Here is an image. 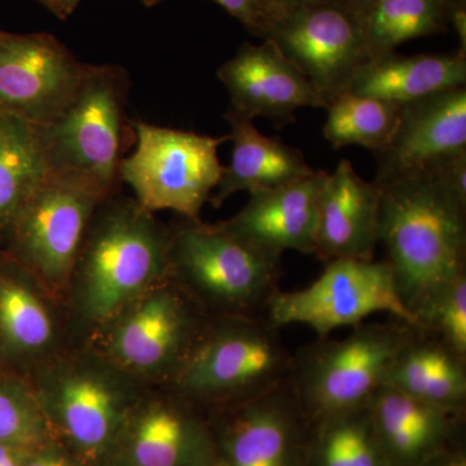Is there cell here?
Wrapping results in <instances>:
<instances>
[{
	"label": "cell",
	"instance_id": "6da1fadb",
	"mask_svg": "<svg viewBox=\"0 0 466 466\" xmlns=\"http://www.w3.org/2000/svg\"><path fill=\"white\" fill-rule=\"evenodd\" d=\"M375 183L381 192L380 242L419 325L435 297L466 274V208L426 170Z\"/></svg>",
	"mask_w": 466,
	"mask_h": 466
},
{
	"label": "cell",
	"instance_id": "7a4b0ae2",
	"mask_svg": "<svg viewBox=\"0 0 466 466\" xmlns=\"http://www.w3.org/2000/svg\"><path fill=\"white\" fill-rule=\"evenodd\" d=\"M417 330L400 320L361 323L345 339L309 346L294 359L290 376L303 415L319 421L367 407Z\"/></svg>",
	"mask_w": 466,
	"mask_h": 466
},
{
	"label": "cell",
	"instance_id": "3957f363",
	"mask_svg": "<svg viewBox=\"0 0 466 466\" xmlns=\"http://www.w3.org/2000/svg\"><path fill=\"white\" fill-rule=\"evenodd\" d=\"M198 337L175 370L177 388L195 400H256L290 380L294 359L265 315L232 317Z\"/></svg>",
	"mask_w": 466,
	"mask_h": 466
},
{
	"label": "cell",
	"instance_id": "277c9868",
	"mask_svg": "<svg viewBox=\"0 0 466 466\" xmlns=\"http://www.w3.org/2000/svg\"><path fill=\"white\" fill-rule=\"evenodd\" d=\"M168 268L170 236L137 202L115 205L92 231L82 256L88 317L96 321L116 317Z\"/></svg>",
	"mask_w": 466,
	"mask_h": 466
},
{
	"label": "cell",
	"instance_id": "5b68a950",
	"mask_svg": "<svg viewBox=\"0 0 466 466\" xmlns=\"http://www.w3.org/2000/svg\"><path fill=\"white\" fill-rule=\"evenodd\" d=\"M281 257L241 240L222 226L189 220L170 236V262L208 305L231 317L265 312L279 289Z\"/></svg>",
	"mask_w": 466,
	"mask_h": 466
},
{
	"label": "cell",
	"instance_id": "8992f818",
	"mask_svg": "<svg viewBox=\"0 0 466 466\" xmlns=\"http://www.w3.org/2000/svg\"><path fill=\"white\" fill-rule=\"evenodd\" d=\"M137 147L119 164V177L148 213L173 210L189 220H200L223 174L218 158L220 137L134 122Z\"/></svg>",
	"mask_w": 466,
	"mask_h": 466
},
{
	"label": "cell",
	"instance_id": "52a82bcc",
	"mask_svg": "<svg viewBox=\"0 0 466 466\" xmlns=\"http://www.w3.org/2000/svg\"><path fill=\"white\" fill-rule=\"evenodd\" d=\"M110 193L88 175L50 167L11 227L21 258L46 284L69 280L91 218Z\"/></svg>",
	"mask_w": 466,
	"mask_h": 466
},
{
	"label": "cell",
	"instance_id": "ba28073f",
	"mask_svg": "<svg viewBox=\"0 0 466 466\" xmlns=\"http://www.w3.org/2000/svg\"><path fill=\"white\" fill-rule=\"evenodd\" d=\"M380 312L419 329L386 260L339 259L328 262L323 274L309 287L276 291L265 317L278 329L306 325L327 339L333 330L358 327Z\"/></svg>",
	"mask_w": 466,
	"mask_h": 466
},
{
	"label": "cell",
	"instance_id": "9c48e42d",
	"mask_svg": "<svg viewBox=\"0 0 466 466\" xmlns=\"http://www.w3.org/2000/svg\"><path fill=\"white\" fill-rule=\"evenodd\" d=\"M127 76L115 66H86L75 100L41 130L50 167L79 171L113 192L121 164Z\"/></svg>",
	"mask_w": 466,
	"mask_h": 466
},
{
	"label": "cell",
	"instance_id": "30bf717a",
	"mask_svg": "<svg viewBox=\"0 0 466 466\" xmlns=\"http://www.w3.org/2000/svg\"><path fill=\"white\" fill-rule=\"evenodd\" d=\"M86 66L51 34L0 30V115L38 128L55 124L75 100Z\"/></svg>",
	"mask_w": 466,
	"mask_h": 466
},
{
	"label": "cell",
	"instance_id": "8fae6325",
	"mask_svg": "<svg viewBox=\"0 0 466 466\" xmlns=\"http://www.w3.org/2000/svg\"><path fill=\"white\" fill-rule=\"evenodd\" d=\"M266 39L302 70L327 106L370 61L363 17L342 0L289 12Z\"/></svg>",
	"mask_w": 466,
	"mask_h": 466
},
{
	"label": "cell",
	"instance_id": "7c38bea8",
	"mask_svg": "<svg viewBox=\"0 0 466 466\" xmlns=\"http://www.w3.org/2000/svg\"><path fill=\"white\" fill-rule=\"evenodd\" d=\"M217 75L228 91L229 109L250 119H271L279 127L296 121L300 108L327 106L323 95L271 39L244 43Z\"/></svg>",
	"mask_w": 466,
	"mask_h": 466
},
{
	"label": "cell",
	"instance_id": "4fadbf2b",
	"mask_svg": "<svg viewBox=\"0 0 466 466\" xmlns=\"http://www.w3.org/2000/svg\"><path fill=\"white\" fill-rule=\"evenodd\" d=\"M462 149H466L465 87L404 104L390 143L376 155L375 182L428 170Z\"/></svg>",
	"mask_w": 466,
	"mask_h": 466
},
{
	"label": "cell",
	"instance_id": "5bb4252c",
	"mask_svg": "<svg viewBox=\"0 0 466 466\" xmlns=\"http://www.w3.org/2000/svg\"><path fill=\"white\" fill-rule=\"evenodd\" d=\"M381 192L364 180L349 159L327 174L318 204L315 256L324 262L373 260L380 242Z\"/></svg>",
	"mask_w": 466,
	"mask_h": 466
},
{
	"label": "cell",
	"instance_id": "9a60e30c",
	"mask_svg": "<svg viewBox=\"0 0 466 466\" xmlns=\"http://www.w3.org/2000/svg\"><path fill=\"white\" fill-rule=\"evenodd\" d=\"M196 319L186 299L171 288L143 297L116 327L112 352L119 363L137 372H174L193 343Z\"/></svg>",
	"mask_w": 466,
	"mask_h": 466
},
{
	"label": "cell",
	"instance_id": "2e32d148",
	"mask_svg": "<svg viewBox=\"0 0 466 466\" xmlns=\"http://www.w3.org/2000/svg\"><path fill=\"white\" fill-rule=\"evenodd\" d=\"M327 174L315 171L287 186L251 193L240 213L220 226L275 256L287 250L314 254L319 195Z\"/></svg>",
	"mask_w": 466,
	"mask_h": 466
},
{
	"label": "cell",
	"instance_id": "e0dca14e",
	"mask_svg": "<svg viewBox=\"0 0 466 466\" xmlns=\"http://www.w3.org/2000/svg\"><path fill=\"white\" fill-rule=\"evenodd\" d=\"M302 417L290 380L238 403L223 440V466H300Z\"/></svg>",
	"mask_w": 466,
	"mask_h": 466
},
{
	"label": "cell",
	"instance_id": "ac0fdd59",
	"mask_svg": "<svg viewBox=\"0 0 466 466\" xmlns=\"http://www.w3.org/2000/svg\"><path fill=\"white\" fill-rule=\"evenodd\" d=\"M370 424L390 466H431L443 455L461 410L434 406L383 386L367 406Z\"/></svg>",
	"mask_w": 466,
	"mask_h": 466
},
{
	"label": "cell",
	"instance_id": "d6986e66",
	"mask_svg": "<svg viewBox=\"0 0 466 466\" xmlns=\"http://www.w3.org/2000/svg\"><path fill=\"white\" fill-rule=\"evenodd\" d=\"M227 122L231 127V162L223 168L217 192L210 201L219 208L235 193L268 191L308 177L315 173L299 149L279 137H267L254 126V119L228 109Z\"/></svg>",
	"mask_w": 466,
	"mask_h": 466
},
{
	"label": "cell",
	"instance_id": "ffe728a7",
	"mask_svg": "<svg viewBox=\"0 0 466 466\" xmlns=\"http://www.w3.org/2000/svg\"><path fill=\"white\" fill-rule=\"evenodd\" d=\"M465 85L466 52L406 56L392 51L364 64L346 91L404 106Z\"/></svg>",
	"mask_w": 466,
	"mask_h": 466
},
{
	"label": "cell",
	"instance_id": "44dd1931",
	"mask_svg": "<svg viewBox=\"0 0 466 466\" xmlns=\"http://www.w3.org/2000/svg\"><path fill=\"white\" fill-rule=\"evenodd\" d=\"M385 386L434 406L461 410L466 400V359L417 330L395 359Z\"/></svg>",
	"mask_w": 466,
	"mask_h": 466
},
{
	"label": "cell",
	"instance_id": "7402d4cb",
	"mask_svg": "<svg viewBox=\"0 0 466 466\" xmlns=\"http://www.w3.org/2000/svg\"><path fill=\"white\" fill-rule=\"evenodd\" d=\"M133 466H213V441L204 426L182 408L155 404L135 425Z\"/></svg>",
	"mask_w": 466,
	"mask_h": 466
},
{
	"label": "cell",
	"instance_id": "603a6c76",
	"mask_svg": "<svg viewBox=\"0 0 466 466\" xmlns=\"http://www.w3.org/2000/svg\"><path fill=\"white\" fill-rule=\"evenodd\" d=\"M55 407L67 435L87 453L106 449L121 415L118 392L94 373L75 372L60 379Z\"/></svg>",
	"mask_w": 466,
	"mask_h": 466
},
{
	"label": "cell",
	"instance_id": "cb8c5ba5",
	"mask_svg": "<svg viewBox=\"0 0 466 466\" xmlns=\"http://www.w3.org/2000/svg\"><path fill=\"white\" fill-rule=\"evenodd\" d=\"M48 170L41 130L16 116L0 115V232L11 229Z\"/></svg>",
	"mask_w": 466,
	"mask_h": 466
},
{
	"label": "cell",
	"instance_id": "d4e9b609",
	"mask_svg": "<svg viewBox=\"0 0 466 466\" xmlns=\"http://www.w3.org/2000/svg\"><path fill=\"white\" fill-rule=\"evenodd\" d=\"M401 106L345 91L325 106L324 137L333 148L364 147L379 155L390 143Z\"/></svg>",
	"mask_w": 466,
	"mask_h": 466
},
{
	"label": "cell",
	"instance_id": "484cf974",
	"mask_svg": "<svg viewBox=\"0 0 466 466\" xmlns=\"http://www.w3.org/2000/svg\"><path fill=\"white\" fill-rule=\"evenodd\" d=\"M363 27L370 60L412 39L446 32L447 5L444 0H377L363 16Z\"/></svg>",
	"mask_w": 466,
	"mask_h": 466
},
{
	"label": "cell",
	"instance_id": "4316f807",
	"mask_svg": "<svg viewBox=\"0 0 466 466\" xmlns=\"http://www.w3.org/2000/svg\"><path fill=\"white\" fill-rule=\"evenodd\" d=\"M315 422L312 466H390L377 441L367 407Z\"/></svg>",
	"mask_w": 466,
	"mask_h": 466
},
{
	"label": "cell",
	"instance_id": "83f0119b",
	"mask_svg": "<svg viewBox=\"0 0 466 466\" xmlns=\"http://www.w3.org/2000/svg\"><path fill=\"white\" fill-rule=\"evenodd\" d=\"M0 325L8 341L18 349L43 348L52 336L45 306L32 291L16 283L0 288Z\"/></svg>",
	"mask_w": 466,
	"mask_h": 466
},
{
	"label": "cell",
	"instance_id": "f1b7e54d",
	"mask_svg": "<svg viewBox=\"0 0 466 466\" xmlns=\"http://www.w3.org/2000/svg\"><path fill=\"white\" fill-rule=\"evenodd\" d=\"M419 330L466 359V274L435 297L420 318Z\"/></svg>",
	"mask_w": 466,
	"mask_h": 466
},
{
	"label": "cell",
	"instance_id": "f546056e",
	"mask_svg": "<svg viewBox=\"0 0 466 466\" xmlns=\"http://www.w3.org/2000/svg\"><path fill=\"white\" fill-rule=\"evenodd\" d=\"M41 417L26 395L0 388V441L34 443L43 434Z\"/></svg>",
	"mask_w": 466,
	"mask_h": 466
},
{
	"label": "cell",
	"instance_id": "4dcf8cb0",
	"mask_svg": "<svg viewBox=\"0 0 466 466\" xmlns=\"http://www.w3.org/2000/svg\"><path fill=\"white\" fill-rule=\"evenodd\" d=\"M253 35L266 39L284 16L274 0H213Z\"/></svg>",
	"mask_w": 466,
	"mask_h": 466
},
{
	"label": "cell",
	"instance_id": "1f68e13d",
	"mask_svg": "<svg viewBox=\"0 0 466 466\" xmlns=\"http://www.w3.org/2000/svg\"><path fill=\"white\" fill-rule=\"evenodd\" d=\"M426 171L433 175L444 191L466 208V149L441 158Z\"/></svg>",
	"mask_w": 466,
	"mask_h": 466
},
{
	"label": "cell",
	"instance_id": "d6a6232c",
	"mask_svg": "<svg viewBox=\"0 0 466 466\" xmlns=\"http://www.w3.org/2000/svg\"><path fill=\"white\" fill-rule=\"evenodd\" d=\"M447 25L455 30L460 51L466 52V3L447 5Z\"/></svg>",
	"mask_w": 466,
	"mask_h": 466
},
{
	"label": "cell",
	"instance_id": "836d02e7",
	"mask_svg": "<svg viewBox=\"0 0 466 466\" xmlns=\"http://www.w3.org/2000/svg\"><path fill=\"white\" fill-rule=\"evenodd\" d=\"M278 8L283 15L296 11V9L311 7V5H325V3L339 2V0H274ZM343 2V0H342Z\"/></svg>",
	"mask_w": 466,
	"mask_h": 466
},
{
	"label": "cell",
	"instance_id": "e575fe53",
	"mask_svg": "<svg viewBox=\"0 0 466 466\" xmlns=\"http://www.w3.org/2000/svg\"><path fill=\"white\" fill-rule=\"evenodd\" d=\"M48 2H50L48 9L52 14L56 15L61 20H66L76 11L81 0H48Z\"/></svg>",
	"mask_w": 466,
	"mask_h": 466
},
{
	"label": "cell",
	"instance_id": "d590c367",
	"mask_svg": "<svg viewBox=\"0 0 466 466\" xmlns=\"http://www.w3.org/2000/svg\"><path fill=\"white\" fill-rule=\"evenodd\" d=\"M433 466H466L465 453L461 451L441 455L440 459L435 460Z\"/></svg>",
	"mask_w": 466,
	"mask_h": 466
},
{
	"label": "cell",
	"instance_id": "8d00e7d4",
	"mask_svg": "<svg viewBox=\"0 0 466 466\" xmlns=\"http://www.w3.org/2000/svg\"><path fill=\"white\" fill-rule=\"evenodd\" d=\"M377 0H343L346 5L359 16L363 17Z\"/></svg>",
	"mask_w": 466,
	"mask_h": 466
},
{
	"label": "cell",
	"instance_id": "74e56055",
	"mask_svg": "<svg viewBox=\"0 0 466 466\" xmlns=\"http://www.w3.org/2000/svg\"><path fill=\"white\" fill-rule=\"evenodd\" d=\"M26 466H70L67 464L66 460L60 458H55V456H42V458H38L33 460L32 462H29Z\"/></svg>",
	"mask_w": 466,
	"mask_h": 466
},
{
	"label": "cell",
	"instance_id": "f35d334b",
	"mask_svg": "<svg viewBox=\"0 0 466 466\" xmlns=\"http://www.w3.org/2000/svg\"><path fill=\"white\" fill-rule=\"evenodd\" d=\"M14 451L9 449V446L7 443H3V441H0V465L3 464V462L5 461V460H8L9 458H12L14 456Z\"/></svg>",
	"mask_w": 466,
	"mask_h": 466
},
{
	"label": "cell",
	"instance_id": "ab89813d",
	"mask_svg": "<svg viewBox=\"0 0 466 466\" xmlns=\"http://www.w3.org/2000/svg\"><path fill=\"white\" fill-rule=\"evenodd\" d=\"M0 466H20V464H18L16 455H14L12 458L5 460V461Z\"/></svg>",
	"mask_w": 466,
	"mask_h": 466
},
{
	"label": "cell",
	"instance_id": "60d3db41",
	"mask_svg": "<svg viewBox=\"0 0 466 466\" xmlns=\"http://www.w3.org/2000/svg\"><path fill=\"white\" fill-rule=\"evenodd\" d=\"M164 2V0H142L144 5L147 7H153V5H158V3Z\"/></svg>",
	"mask_w": 466,
	"mask_h": 466
},
{
	"label": "cell",
	"instance_id": "b9f144b4",
	"mask_svg": "<svg viewBox=\"0 0 466 466\" xmlns=\"http://www.w3.org/2000/svg\"><path fill=\"white\" fill-rule=\"evenodd\" d=\"M444 2H446V5H458V3H466V0H444Z\"/></svg>",
	"mask_w": 466,
	"mask_h": 466
},
{
	"label": "cell",
	"instance_id": "7bdbcfd3",
	"mask_svg": "<svg viewBox=\"0 0 466 466\" xmlns=\"http://www.w3.org/2000/svg\"><path fill=\"white\" fill-rule=\"evenodd\" d=\"M36 2L41 3V5H45V7L47 9L48 5H50V2H48V0H36Z\"/></svg>",
	"mask_w": 466,
	"mask_h": 466
}]
</instances>
